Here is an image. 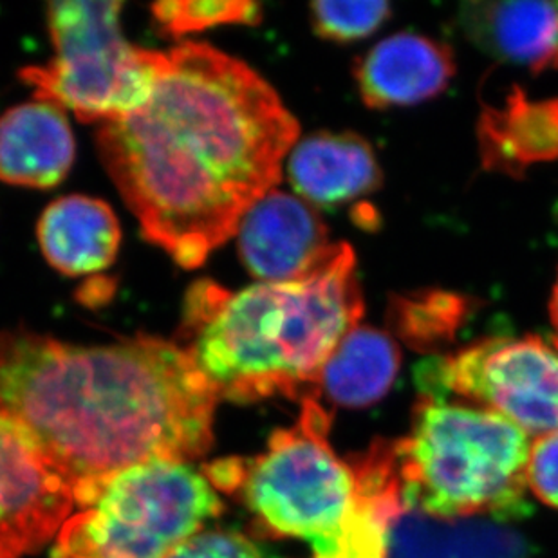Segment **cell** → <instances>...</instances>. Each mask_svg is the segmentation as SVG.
<instances>
[{
  "instance_id": "cell-1",
  "label": "cell",
  "mask_w": 558,
  "mask_h": 558,
  "mask_svg": "<svg viewBox=\"0 0 558 558\" xmlns=\"http://www.w3.org/2000/svg\"><path fill=\"white\" fill-rule=\"evenodd\" d=\"M167 54L150 100L96 142L143 238L195 269L279 185L301 125L241 60L195 43Z\"/></svg>"
},
{
  "instance_id": "cell-2",
  "label": "cell",
  "mask_w": 558,
  "mask_h": 558,
  "mask_svg": "<svg viewBox=\"0 0 558 558\" xmlns=\"http://www.w3.org/2000/svg\"><path fill=\"white\" fill-rule=\"evenodd\" d=\"M217 401L189 351L163 338L78 345L27 329L0 332V411L73 485L158 459L203 458Z\"/></svg>"
},
{
  "instance_id": "cell-3",
  "label": "cell",
  "mask_w": 558,
  "mask_h": 558,
  "mask_svg": "<svg viewBox=\"0 0 558 558\" xmlns=\"http://www.w3.org/2000/svg\"><path fill=\"white\" fill-rule=\"evenodd\" d=\"M362 316L356 257L340 243L306 279L258 282L239 293L211 280L195 282L186 295L181 348L219 400L304 401L315 398L324 365Z\"/></svg>"
},
{
  "instance_id": "cell-4",
  "label": "cell",
  "mask_w": 558,
  "mask_h": 558,
  "mask_svg": "<svg viewBox=\"0 0 558 558\" xmlns=\"http://www.w3.org/2000/svg\"><path fill=\"white\" fill-rule=\"evenodd\" d=\"M530 450V436L497 412L422 398L411 434L395 441L405 508L445 521L521 519Z\"/></svg>"
},
{
  "instance_id": "cell-5",
  "label": "cell",
  "mask_w": 558,
  "mask_h": 558,
  "mask_svg": "<svg viewBox=\"0 0 558 558\" xmlns=\"http://www.w3.org/2000/svg\"><path fill=\"white\" fill-rule=\"evenodd\" d=\"M73 499L53 558H169L222 513L203 472L167 459L76 481Z\"/></svg>"
},
{
  "instance_id": "cell-6",
  "label": "cell",
  "mask_w": 558,
  "mask_h": 558,
  "mask_svg": "<svg viewBox=\"0 0 558 558\" xmlns=\"http://www.w3.org/2000/svg\"><path fill=\"white\" fill-rule=\"evenodd\" d=\"M122 2L68 0L48 5L54 57L22 69L38 100L68 109L82 122H114L142 109L169 54L134 48L120 26Z\"/></svg>"
},
{
  "instance_id": "cell-7",
  "label": "cell",
  "mask_w": 558,
  "mask_h": 558,
  "mask_svg": "<svg viewBox=\"0 0 558 558\" xmlns=\"http://www.w3.org/2000/svg\"><path fill=\"white\" fill-rule=\"evenodd\" d=\"M331 417L315 400L302 401L301 422L277 430L268 452L248 464L244 499L258 521L315 548L340 530L356 499L353 466L327 441Z\"/></svg>"
},
{
  "instance_id": "cell-8",
  "label": "cell",
  "mask_w": 558,
  "mask_h": 558,
  "mask_svg": "<svg viewBox=\"0 0 558 558\" xmlns=\"http://www.w3.org/2000/svg\"><path fill=\"white\" fill-rule=\"evenodd\" d=\"M423 398L448 395L497 412L527 436L558 430V345L541 337L486 338L420 365Z\"/></svg>"
},
{
  "instance_id": "cell-9",
  "label": "cell",
  "mask_w": 558,
  "mask_h": 558,
  "mask_svg": "<svg viewBox=\"0 0 558 558\" xmlns=\"http://www.w3.org/2000/svg\"><path fill=\"white\" fill-rule=\"evenodd\" d=\"M73 508V483L19 420L0 411V558L38 551Z\"/></svg>"
},
{
  "instance_id": "cell-10",
  "label": "cell",
  "mask_w": 558,
  "mask_h": 558,
  "mask_svg": "<svg viewBox=\"0 0 558 558\" xmlns=\"http://www.w3.org/2000/svg\"><path fill=\"white\" fill-rule=\"evenodd\" d=\"M238 238L244 266L263 282L306 279L340 246L307 201L277 189L246 211Z\"/></svg>"
},
{
  "instance_id": "cell-11",
  "label": "cell",
  "mask_w": 558,
  "mask_h": 558,
  "mask_svg": "<svg viewBox=\"0 0 558 558\" xmlns=\"http://www.w3.org/2000/svg\"><path fill=\"white\" fill-rule=\"evenodd\" d=\"M456 74L447 44L416 33H396L354 65V80L371 109L414 106L436 98Z\"/></svg>"
},
{
  "instance_id": "cell-12",
  "label": "cell",
  "mask_w": 558,
  "mask_h": 558,
  "mask_svg": "<svg viewBox=\"0 0 558 558\" xmlns=\"http://www.w3.org/2000/svg\"><path fill=\"white\" fill-rule=\"evenodd\" d=\"M74 150L65 112L54 104L37 98L0 117V181L8 185H60L73 167Z\"/></svg>"
},
{
  "instance_id": "cell-13",
  "label": "cell",
  "mask_w": 558,
  "mask_h": 558,
  "mask_svg": "<svg viewBox=\"0 0 558 558\" xmlns=\"http://www.w3.org/2000/svg\"><path fill=\"white\" fill-rule=\"evenodd\" d=\"M353 466L356 499L342 526L313 558H389L392 522L407 510L392 442H376Z\"/></svg>"
},
{
  "instance_id": "cell-14",
  "label": "cell",
  "mask_w": 558,
  "mask_h": 558,
  "mask_svg": "<svg viewBox=\"0 0 558 558\" xmlns=\"http://www.w3.org/2000/svg\"><path fill=\"white\" fill-rule=\"evenodd\" d=\"M288 180L302 199L338 206L378 190L381 169L371 143L359 134L318 132L291 148Z\"/></svg>"
},
{
  "instance_id": "cell-15",
  "label": "cell",
  "mask_w": 558,
  "mask_h": 558,
  "mask_svg": "<svg viewBox=\"0 0 558 558\" xmlns=\"http://www.w3.org/2000/svg\"><path fill=\"white\" fill-rule=\"evenodd\" d=\"M459 24L496 59L535 74L558 69V2H469Z\"/></svg>"
},
{
  "instance_id": "cell-16",
  "label": "cell",
  "mask_w": 558,
  "mask_h": 558,
  "mask_svg": "<svg viewBox=\"0 0 558 558\" xmlns=\"http://www.w3.org/2000/svg\"><path fill=\"white\" fill-rule=\"evenodd\" d=\"M46 260L68 277L100 274L117 260L122 228L106 201L65 195L44 210L37 228Z\"/></svg>"
},
{
  "instance_id": "cell-17",
  "label": "cell",
  "mask_w": 558,
  "mask_h": 558,
  "mask_svg": "<svg viewBox=\"0 0 558 558\" xmlns=\"http://www.w3.org/2000/svg\"><path fill=\"white\" fill-rule=\"evenodd\" d=\"M485 169L522 175L527 167L558 159V98L530 100L511 90L505 106L486 107L477 125Z\"/></svg>"
},
{
  "instance_id": "cell-18",
  "label": "cell",
  "mask_w": 558,
  "mask_h": 558,
  "mask_svg": "<svg viewBox=\"0 0 558 558\" xmlns=\"http://www.w3.org/2000/svg\"><path fill=\"white\" fill-rule=\"evenodd\" d=\"M389 558H530V546L502 522L405 510L390 527Z\"/></svg>"
},
{
  "instance_id": "cell-19",
  "label": "cell",
  "mask_w": 558,
  "mask_h": 558,
  "mask_svg": "<svg viewBox=\"0 0 558 558\" xmlns=\"http://www.w3.org/2000/svg\"><path fill=\"white\" fill-rule=\"evenodd\" d=\"M398 343L387 332L356 326L338 343L316 381V396L332 405L364 409L389 392L400 373Z\"/></svg>"
},
{
  "instance_id": "cell-20",
  "label": "cell",
  "mask_w": 558,
  "mask_h": 558,
  "mask_svg": "<svg viewBox=\"0 0 558 558\" xmlns=\"http://www.w3.org/2000/svg\"><path fill=\"white\" fill-rule=\"evenodd\" d=\"M474 310L475 302L456 291H412L390 296L387 324L407 348L441 353L456 342Z\"/></svg>"
},
{
  "instance_id": "cell-21",
  "label": "cell",
  "mask_w": 558,
  "mask_h": 558,
  "mask_svg": "<svg viewBox=\"0 0 558 558\" xmlns=\"http://www.w3.org/2000/svg\"><path fill=\"white\" fill-rule=\"evenodd\" d=\"M150 11L159 29L175 38L228 24L255 26L263 19L260 5L248 0H170Z\"/></svg>"
},
{
  "instance_id": "cell-22",
  "label": "cell",
  "mask_w": 558,
  "mask_h": 558,
  "mask_svg": "<svg viewBox=\"0 0 558 558\" xmlns=\"http://www.w3.org/2000/svg\"><path fill=\"white\" fill-rule=\"evenodd\" d=\"M392 8L387 2H313L311 24L318 37L349 44L378 32L389 21Z\"/></svg>"
},
{
  "instance_id": "cell-23",
  "label": "cell",
  "mask_w": 558,
  "mask_h": 558,
  "mask_svg": "<svg viewBox=\"0 0 558 558\" xmlns=\"http://www.w3.org/2000/svg\"><path fill=\"white\" fill-rule=\"evenodd\" d=\"M526 481L533 496L544 505L558 508V430L532 442Z\"/></svg>"
},
{
  "instance_id": "cell-24",
  "label": "cell",
  "mask_w": 558,
  "mask_h": 558,
  "mask_svg": "<svg viewBox=\"0 0 558 558\" xmlns=\"http://www.w3.org/2000/svg\"><path fill=\"white\" fill-rule=\"evenodd\" d=\"M169 558H263L257 546L235 532H201Z\"/></svg>"
},
{
  "instance_id": "cell-25",
  "label": "cell",
  "mask_w": 558,
  "mask_h": 558,
  "mask_svg": "<svg viewBox=\"0 0 558 558\" xmlns=\"http://www.w3.org/2000/svg\"><path fill=\"white\" fill-rule=\"evenodd\" d=\"M246 474H248V464L241 459L217 461V463L208 464L203 469V475L211 486H216L217 490L230 492V494L243 488Z\"/></svg>"
},
{
  "instance_id": "cell-26",
  "label": "cell",
  "mask_w": 558,
  "mask_h": 558,
  "mask_svg": "<svg viewBox=\"0 0 558 558\" xmlns=\"http://www.w3.org/2000/svg\"><path fill=\"white\" fill-rule=\"evenodd\" d=\"M549 315H551V324H554L555 335L551 340L558 345V277L555 282L554 295H551V304H549Z\"/></svg>"
}]
</instances>
